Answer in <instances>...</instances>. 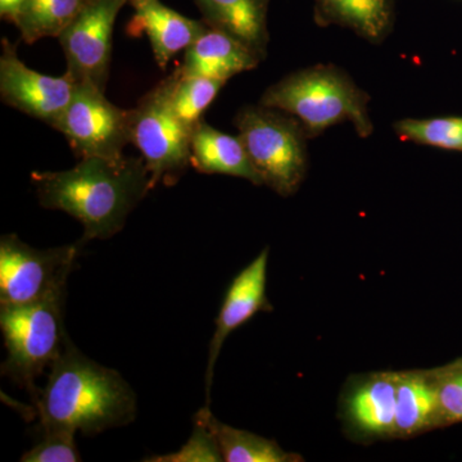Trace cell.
<instances>
[{
	"label": "cell",
	"instance_id": "cell-1",
	"mask_svg": "<svg viewBox=\"0 0 462 462\" xmlns=\"http://www.w3.org/2000/svg\"><path fill=\"white\" fill-rule=\"evenodd\" d=\"M32 181L44 208L66 212L83 224L81 247L120 233L133 209L153 189L143 157L81 158L65 171L32 172Z\"/></svg>",
	"mask_w": 462,
	"mask_h": 462
},
{
	"label": "cell",
	"instance_id": "cell-2",
	"mask_svg": "<svg viewBox=\"0 0 462 462\" xmlns=\"http://www.w3.org/2000/svg\"><path fill=\"white\" fill-rule=\"evenodd\" d=\"M35 403L42 430L84 436L130 424L136 416L135 393L121 374L87 357L69 338Z\"/></svg>",
	"mask_w": 462,
	"mask_h": 462
},
{
	"label": "cell",
	"instance_id": "cell-3",
	"mask_svg": "<svg viewBox=\"0 0 462 462\" xmlns=\"http://www.w3.org/2000/svg\"><path fill=\"white\" fill-rule=\"evenodd\" d=\"M370 96L343 69L318 65L285 76L267 88L260 105L294 116L310 139L348 121L360 138H369L374 125L369 114Z\"/></svg>",
	"mask_w": 462,
	"mask_h": 462
},
{
	"label": "cell",
	"instance_id": "cell-4",
	"mask_svg": "<svg viewBox=\"0 0 462 462\" xmlns=\"http://www.w3.org/2000/svg\"><path fill=\"white\" fill-rule=\"evenodd\" d=\"M234 123L263 185L282 197L296 193L309 169L310 138L300 120L258 105L240 109Z\"/></svg>",
	"mask_w": 462,
	"mask_h": 462
},
{
	"label": "cell",
	"instance_id": "cell-5",
	"mask_svg": "<svg viewBox=\"0 0 462 462\" xmlns=\"http://www.w3.org/2000/svg\"><path fill=\"white\" fill-rule=\"evenodd\" d=\"M66 296L0 306V328L8 354L2 374L26 388L33 401L39 393L36 379L60 357L69 338L63 324Z\"/></svg>",
	"mask_w": 462,
	"mask_h": 462
},
{
	"label": "cell",
	"instance_id": "cell-6",
	"mask_svg": "<svg viewBox=\"0 0 462 462\" xmlns=\"http://www.w3.org/2000/svg\"><path fill=\"white\" fill-rule=\"evenodd\" d=\"M132 144L141 151L151 175L152 188L178 182L190 166L193 129L175 115L165 79L130 109Z\"/></svg>",
	"mask_w": 462,
	"mask_h": 462
},
{
	"label": "cell",
	"instance_id": "cell-7",
	"mask_svg": "<svg viewBox=\"0 0 462 462\" xmlns=\"http://www.w3.org/2000/svg\"><path fill=\"white\" fill-rule=\"evenodd\" d=\"M80 245L36 249L16 234L0 238V306L25 305L67 293Z\"/></svg>",
	"mask_w": 462,
	"mask_h": 462
},
{
	"label": "cell",
	"instance_id": "cell-8",
	"mask_svg": "<svg viewBox=\"0 0 462 462\" xmlns=\"http://www.w3.org/2000/svg\"><path fill=\"white\" fill-rule=\"evenodd\" d=\"M106 91L90 84H76L74 94L56 130L66 136L76 156L120 158L132 144L130 109L109 102Z\"/></svg>",
	"mask_w": 462,
	"mask_h": 462
},
{
	"label": "cell",
	"instance_id": "cell-9",
	"mask_svg": "<svg viewBox=\"0 0 462 462\" xmlns=\"http://www.w3.org/2000/svg\"><path fill=\"white\" fill-rule=\"evenodd\" d=\"M129 0H90L58 36L67 60V74L76 84L106 91L112 58L116 18Z\"/></svg>",
	"mask_w": 462,
	"mask_h": 462
},
{
	"label": "cell",
	"instance_id": "cell-10",
	"mask_svg": "<svg viewBox=\"0 0 462 462\" xmlns=\"http://www.w3.org/2000/svg\"><path fill=\"white\" fill-rule=\"evenodd\" d=\"M76 83L69 74L53 78L29 69L17 54V45L2 39L0 98L9 107L56 129L74 94Z\"/></svg>",
	"mask_w": 462,
	"mask_h": 462
},
{
	"label": "cell",
	"instance_id": "cell-11",
	"mask_svg": "<svg viewBox=\"0 0 462 462\" xmlns=\"http://www.w3.org/2000/svg\"><path fill=\"white\" fill-rule=\"evenodd\" d=\"M267 263H269V248H264L233 279L225 293L223 305L216 319L214 337L209 342L206 372V406L209 403V392L214 382L216 361L225 340L233 331L251 320L258 312L273 310L266 296Z\"/></svg>",
	"mask_w": 462,
	"mask_h": 462
},
{
	"label": "cell",
	"instance_id": "cell-12",
	"mask_svg": "<svg viewBox=\"0 0 462 462\" xmlns=\"http://www.w3.org/2000/svg\"><path fill=\"white\" fill-rule=\"evenodd\" d=\"M134 16L127 25L130 36H148L158 67L165 69L176 54L187 51L205 32V21L182 16L161 0H129Z\"/></svg>",
	"mask_w": 462,
	"mask_h": 462
},
{
	"label": "cell",
	"instance_id": "cell-13",
	"mask_svg": "<svg viewBox=\"0 0 462 462\" xmlns=\"http://www.w3.org/2000/svg\"><path fill=\"white\" fill-rule=\"evenodd\" d=\"M263 60L247 45L223 30L207 25L185 51L179 67L184 74L230 80L234 76L256 69Z\"/></svg>",
	"mask_w": 462,
	"mask_h": 462
},
{
	"label": "cell",
	"instance_id": "cell-14",
	"mask_svg": "<svg viewBox=\"0 0 462 462\" xmlns=\"http://www.w3.org/2000/svg\"><path fill=\"white\" fill-rule=\"evenodd\" d=\"M190 165L200 173H221L263 185L239 136L220 132L205 120L193 130L190 143Z\"/></svg>",
	"mask_w": 462,
	"mask_h": 462
},
{
	"label": "cell",
	"instance_id": "cell-15",
	"mask_svg": "<svg viewBox=\"0 0 462 462\" xmlns=\"http://www.w3.org/2000/svg\"><path fill=\"white\" fill-rule=\"evenodd\" d=\"M207 25L238 39L261 60L267 56L270 0H196Z\"/></svg>",
	"mask_w": 462,
	"mask_h": 462
},
{
	"label": "cell",
	"instance_id": "cell-16",
	"mask_svg": "<svg viewBox=\"0 0 462 462\" xmlns=\"http://www.w3.org/2000/svg\"><path fill=\"white\" fill-rule=\"evenodd\" d=\"M319 26H340L365 41L380 44L393 32L394 0H314Z\"/></svg>",
	"mask_w": 462,
	"mask_h": 462
},
{
	"label": "cell",
	"instance_id": "cell-17",
	"mask_svg": "<svg viewBox=\"0 0 462 462\" xmlns=\"http://www.w3.org/2000/svg\"><path fill=\"white\" fill-rule=\"evenodd\" d=\"M397 374H375L356 385L346 400L352 425L369 437L394 436Z\"/></svg>",
	"mask_w": 462,
	"mask_h": 462
},
{
	"label": "cell",
	"instance_id": "cell-18",
	"mask_svg": "<svg viewBox=\"0 0 462 462\" xmlns=\"http://www.w3.org/2000/svg\"><path fill=\"white\" fill-rule=\"evenodd\" d=\"M439 427V407L434 373L397 374L394 436L411 437Z\"/></svg>",
	"mask_w": 462,
	"mask_h": 462
},
{
	"label": "cell",
	"instance_id": "cell-19",
	"mask_svg": "<svg viewBox=\"0 0 462 462\" xmlns=\"http://www.w3.org/2000/svg\"><path fill=\"white\" fill-rule=\"evenodd\" d=\"M199 415L212 430L218 443L224 461L226 462H294L302 461L300 456L284 451L275 440L267 439L251 431L229 427L209 411L208 406L199 410Z\"/></svg>",
	"mask_w": 462,
	"mask_h": 462
},
{
	"label": "cell",
	"instance_id": "cell-20",
	"mask_svg": "<svg viewBox=\"0 0 462 462\" xmlns=\"http://www.w3.org/2000/svg\"><path fill=\"white\" fill-rule=\"evenodd\" d=\"M90 0H26L16 26L27 44L58 38Z\"/></svg>",
	"mask_w": 462,
	"mask_h": 462
},
{
	"label": "cell",
	"instance_id": "cell-21",
	"mask_svg": "<svg viewBox=\"0 0 462 462\" xmlns=\"http://www.w3.org/2000/svg\"><path fill=\"white\" fill-rule=\"evenodd\" d=\"M170 105L179 118L194 130L203 120V114L211 106L226 81L205 76L187 75L176 69L165 79Z\"/></svg>",
	"mask_w": 462,
	"mask_h": 462
},
{
	"label": "cell",
	"instance_id": "cell-22",
	"mask_svg": "<svg viewBox=\"0 0 462 462\" xmlns=\"http://www.w3.org/2000/svg\"><path fill=\"white\" fill-rule=\"evenodd\" d=\"M393 127L403 141L462 152V117L403 118Z\"/></svg>",
	"mask_w": 462,
	"mask_h": 462
},
{
	"label": "cell",
	"instance_id": "cell-23",
	"mask_svg": "<svg viewBox=\"0 0 462 462\" xmlns=\"http://www.w3.org/2000/svg\"><path fill=\"white\" fill-rule=\"evenodd\" d=\"M148 462H218L224 461L217 440L199 412L194 416L191 437L179 451L145 458Z\"/></svg>",
	"mask_w": 462,
	"mask_h": 462
},
{
	"label": "cell",
	"instance_id": "cell-24",
	"mask_svg": "<svg viewBox=\"0 0 462 462\" xmlns=\"http://www.w3.org/2000/svg\"><path fill=\"white\" fill-rule=\"evenodd\" d=\"M439 427L462 422V360L434 372Z\"/></svg>",
	"mask_w": 462,
	"mask_h": 462
},
{
	"label": "cell",
	"instance_id": "cell-25",
	"mask_svg": "<svg viewBox=\"0 0 462 462\" xmlns=\"http://www.w3.org/2000/svg\"><path fill=\"white\" fill-rule=\"evenodd\" d=\"M76 433L65 430H42V437L32 449L21 457L23 462H78L81 461Z\"/></svg>",
	"mask_w": 462,
	"mask_h": 462
},
{
	"label": "cell",
	"instance_id": "cell-26",
	"mask_svg": "<svg viewBox=\"0 0 462 462\" xmlns=\"http://www.w3.org/2000/svg\"><path fill=\"white\" fill-rule=\"evenodd\" d=\"M26 0H0V17L16 25Z\"/></svg>",
	"mask_w": 462,
	"mask_h": 462
}]
</instances>
